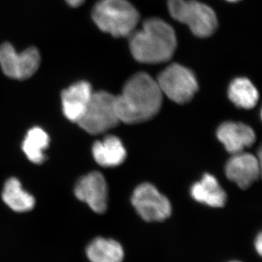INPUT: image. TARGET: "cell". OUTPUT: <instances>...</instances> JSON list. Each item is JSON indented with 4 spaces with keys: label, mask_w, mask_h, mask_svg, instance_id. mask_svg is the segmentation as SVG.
Returning <instances> with one entry per match:
<instances>
[{
    "label": "cell",
    "mask_w": 262,
    "mask_h": 262,
    "mask_svg": "<svg viewBox=\"0 0 262 262\" xmlns=\"http://www.w3.org/2000/svg\"><path fill=\"white\" fill-rule=\"evenodd\" d=\"M254 247L255 250H256V252L258 253V255H259V256H261L262 237L261 232L256 236V239H255Z\"/></svg>",
    "instance_id": "cell-19"
},
{
    "label": "cell",
    "mask_w": 262,
    "mask_h": 262,
    "mask_svg": "<svg viewBox=\"0 0 262 262\" xmlns=\"http://www.w3.org/2000/svg\"><path fill=\"white\" fill-rule=\"evenodd\" d=\"M92 18L103 32L122 37L134 32L139 15L127 0H99L93 9Z\"/></svg>",
    "instance_id": "cell-3"
},
{
    "label": "cell",
    "mask_w": 262,
    "mask_h": 262,
    "mask_svg": "<svg viewBox=\"0 0 262 262\" xmlns=\"http://www.w3.org/2000/svg\"><path fill=\"white\" fill-rule=\"evenodd\" d=\"M157 82L163 94L181 104L190 101L198 89L192 72L178 63L167 67L158 76Z\"/></svg>",
    "instance_id": "cell-6"
},
{
    "label": "cell",
    "mask_w": 262,
    "mask_h": 262,
    "mask_svg": "<svg viewBox=\"0 0 262 262\" xmlns=\"http://www.w3.org/2000/svg\"><path fill=\"white\" fill-rule=\"evenodd\" d=\"M131 53L138 61L158 63L168 61L177 48L173 29L160 18H149L142 29L130 35Z\"/></svg>",
    "instance_id": "cell-2"
},
{
    "label": "cell",
    "mask_w": 262,
    "mask_h": 262,
    "mask_svg": "<svg viewBox=\"0 0 262 262\" xmlns=\"http://www.w3.org/2000/svg\"><path fill=\"white\" fill-rule=\"evenodd\" d=\"M93 94L91 84L86 81H79L63 90L61 98L64 116L77 123L89 106Z\"/></svg>",
    "instance_id": "cell-11"
},
{
    "label": "cell",
    "mask_w": 262,
    "mask_h": 262,
    "mask_svg": "<svg viewBox=\"0 0 262 262\" xmlns=\"http://www.w3.org/2000/svg\"><path fill=\"white\" fill-rule=\"evenodd\" d=\"M227 1L231 2V3H236V2H238L239 0H227Z\"/></svg>",
    "instance_id": "cell-21"
},
{
    "label": "cell",
    "mask_w": 262,
    "mask_h": 262,
    "mask_svg": "<svg viewBox=\"0 0 262 262\" xmlns=\"http://www.w3.org/2000/svg\"><path fill=\"white\" fill-rule=\"evenodd\" d=\"M131 201L138 213L146 222H163L171 214V206L166 196L148 183L136 188Z\"/></svg>",
    "instance_id": "cell-8"
},
{
    "label": "cell",
    "mask_w": 262,
    "mask_h": 262,
    "mask_svg": "<svg viewBox=\"0 0 262 262\" xmlns=\"http://www.w3.org/2000/svg\"><path fill=\"white\" fill-rule=\"evenodd\" d=\"M217 137L231 155L243 152L256 140L254 131L241 122H226L217 130Z\"/></svg>",
    "instance_id": "cell-12"
},
{
    "label": "cell",
    "mask_w": 262,
    "mask_h": 262,
    "mask_svg": "<svg viewBox=\"0 0 262 262\" xmlns=\"http://www.w3.org/2000/svg\"><path fill=\"white\" fill-rule=\"evenodd\" d=\"M93 156L96 163L105 168L116 167L126 158V150L122 141L114 136H106L93 146Z\"/></svg>",
    "instance_id": "cell-13"
},
{
    "label": "cell",
    "mask_w": 262,
    "mask_h": 262,
    "mask_svg": "<svg viewBox=\"0 0 262 262\" xmlns=\"http://www.w3.org/2000/svg\"><path fill=\"white\" fill-rule=\"evenodd\" d=\"M168 6L171 16L198 37H209L217 28L216 15L208 5L194 0H168Z\"/></svg>",
    "instance_id": "cell-5"
},
{
    "label": "cell",
    "mask_w": 262,
    "mask_h": 262,
    "mask_svg": "<svg viewBox=\"0 0 262 262\" xmlns=\"http://www.w3.org/2000/svg\"><path fill=\"white\" fill-rule=\"evenodd\" d=\"M75 194L96 213H103L107 209V184L99 172H92L81 177L76 183Z\"/></svg>",
    "instance_id": "cell-9"
},
{
    "label": "cell",
    "mask_w": 262,
    "mask_h": 262,
    "mask_svg": "<svg viewBox=\"0 0 262 262\" xmlns=\"http://www.w3.org/2000/svg\"><path fill=\"white\" fill-rule=\"evenodd\" d=\"M50 138L47 133L39 127H34L28 131L22 144L24 154L29 161L42 164L46 159L45 151L49 146Z\"/></svg>",
    "instance_id": "cell-17"
},
{
    "label": "cell",
    "mask_w": 262,
    "mask_h": 262,
    "mask_svg": "<svg viewBox=\"0 0 262 262\" xmlns=\"http://www.w3.org/2000/svg\"><path fill=\"white\" fill-rule=\"evenodd\" d=\"M86 254L91 262H122L125 258L122 245L104 237L93 239L88 246Z\"/></svg>",
    "instance_id": "cell-15"
},
{
    "label": "cell",
    "mask_w": 262,
    "mask_h": 262,
    "mask_svg": "<svg viewBox=\"0 0 262 262\" xmlns=\"http://www.w3.org/2000/svg\"><path fill=\"white\" fill-rule=\"evenodd\" d=\"M260 161L254 155L244 151L232 155L226 165L227 178L239 188L246 189L260 177Z\"/></svg>",
    "instance_id": "cell-10"
},
{
    "label": "cell",
    "mask_w": 262,
    "mask_h": 262,
    "mask_svg": "<svg viewBox=\"0 0 262 262\" xmlns=\"http://www.w3.org/2000/svg\"><path fill=\"white\" fill-rule=\"evenodd\" d=\"M163 93L157 80L146 73L133 76L116 96L117 114L120 122L129 125L151 120L159 113Z\"/></svg>",
    "instance_id": "cell-1"
},
{
    "label": "cell",
    "mask_w": 262,
    "mask_h": 262,
    "mask_svg": "<svg viewBox=\"0 0 262 262\" xmlns=\"http://www.w3.org/2000/svg\"><path fill=\"white\" fill-rule=\"evenodd\" d=\"M228 262H242V261H228Z\"/></svg>",
    "instance_id": "cell-22"
},
{
    "label": "cell",
    "mask_w": 262,
    "mask_h": 262,
    "mask_svg": "<svg viewBox=\"0 0 262 262\" xmlns=\"http://www.w3.org/2000/svg\"><path fill=\"white\" fill-rule=\"evenodd\" d=\"M3 201L10 209L18 213L31 211L35 206L34 196L26 192L18 179L10 178L5 182L3 193Z\"/></svg>",
    "instance_id": "cell-16"
},
{
    "label": "cell",
    "mask_w": 262,
    "mask_h": 262,
    "mask_svg": "<svg viewBox=\"0 0 262 262\" xmlns=\"http://www.w3.org/2000/svg\"><path fill=\"white\" fill-rule=\"evenodd\" d=\"M120 122L116 96L106 91H98L93 94L89 106L77 124L91 135H98L111 130Z\"/></svg>",
    "instance_id": "cell-4"
},
{
    "label": "cell",
    "mask_w": 262,
    "mask_h": 262,
    "mask_svg": "<svg viewBox=\"0 0 262 262\" xmlns=\"http://www.w3.org/2000/svg\"><path fill=\"white\" fill-rule=\"evenodd\" d=\"M40 63V54L36 48H29L21 53H17L10 43L0 46V67L10 78L27 80L37 72Z\"/></svg>",
    "instance_id": "cell-7"
},
{
    "label": "cell",
    "mask_w": 262,
    "mask_h": 262,
    "mask_svg": "<svg viewBox=\"0 0 262 262\" xmlns=\"http://www.w3.org/2000/svg\"><path fill=\"white\" fill-rule=\"evenodd\" d=\"M228 96L237 107L246 110L254 107L258 100L257 89L251 81L244 77L232 81L229 85Z\"/></svg>",
    "instance_id": "cell-18"
},
{
    "label": "cell",
    "mask_w": 262,
    "mask_h": 262,
    "mask_svg": "<svg viewBox=\"0 0 262 262\" xmlns=\"http://www.w3.org/2000/svg\"><path fill=\"white\" fill-rule=\"evenodd\" d=\"M191 194L195 201L213 208H222L227 201L225 190L211 174H205L200 182L192 186Z\"/></svg>",
    "instance_id": "cell-14"
},
{
    "label": "cell",
    "mask_w": 262,
    "mask_h": 262,
    "mask_svg": "<svg viewBox=\"0 0 262 262\" xmlns=\"http://www.w3.org/2000/svg\"><path fill=\"white\" fill-rule=\"evenodd\" d=\"M65 1L70 6L77 8V7L80 6L84 3V0H65Z\"/></svg>",
    "instance_id": "cell-20"
}]
</instances>
